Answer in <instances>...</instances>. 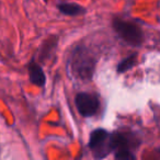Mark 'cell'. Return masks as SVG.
Segmentation results:
<instances>
[{
    "label": "cell",
    "instance_id": "1",
    "mask_svg": "<svg viewBox=\"0 0 160 160\" xmlns=\"http://www.w3.org/2000/svg\"><path fill=\"white\" fill-rule=\"evenodd\" d=\"M70 68L73 76L83 81H89L93 76L96 59L92 53L85 46H78L70 56Z\"/></svg>",
    "mask_w": 160,
    "mask_h": 160
},
{
    "label": "cell",
    "instance_id": "4",
    "mask_svg": "<svg viewBox=\"0 0 160 160\" xmlns=\"http://www.w3.org/2000/svg\"><path fill=\"white\" fill-rule=\"evenodd\" d=\"M112 147L115 151V158L121 160L135 159V156L132 153V147L134 146L133 142L135 139H132L128 135L121 133L111 134Z\"/></svg>",
    "mask_w": 160,
    "mask_h": 160
},
{
    "label": "cell",
    "instance_id": "5",
    "mask_svg": "<svg viewBox=\"0 0 160 160\" xmlns=\"http://www.w3.org/2000/svg\"><path fill=\"white\" fill-rule=\"evenodd\" d=\"M76 107L81 115L85 118H89L98 112L100 103L94 94L82 92L77 94L76 97Z\"/></svg>",
    "mask_w": 160,
    "mask_h": 160
},
{
    "label": "cell",
    "instance_id": "7",
    "mask_svg": "<svg viewBox=\"0 0 160 160\" xmlns=\"http://www.w3.org/2000/svg\"><path fill=\"white\" fill-rule=\"evenodd\" d=\"M58 9L62 13L66 14V16H79V14H82L85 12L81 6L77 5V3H68V2H64L58 5Z\"/></svg>",
    "mask_w": 160,
    "mask_h": 160
},
{
    "label": "cell",
    "instance_id": "3",
    "mask_svg": "<svg viewBox=\"0 0 160 160\" xmlns=\"http://www.w3.org/2000/svg\"><path fill=\"white\" fill-rule=\"evenodd\" d=\"M89 147L96 158H104L113 151L111 134L102 128H98L90 134Z\"/></svg>",
    "mask_w": 160,
    "mask_h": 160
},
{
    "label": "cell",
    "instance_id": "9",
    "mask_svg": "<svg viewBox=\"0 0 160 160\" xmlns=\"http://www.w3.org/2000/svg\"><path fill=\"white\" fill-rule=\"evenodd\" d=\"M158 152H159V153H160V149H159V151H158Z\"/></svg>",
    "mask_w": 160,
    "mask_h": 160
},
{
    "label": "cell",
    "instance_id": "8",
    "mask_svg": "<svg viewBox=\"0 0 160 160\" xmlns=\"http://www.w3.org/2000/svg\"><path fill=\"white\" fill-rule=\"evenodd\" d=\"M137 62V54H132L131 56L126 57L125 59H123L122 62L118 64V72H124V71L129 70L131 68H133Z\"/></svg>",
    "mask_w": 160,
    "mask_h": 160
},
{
    "label": "cell",
    "instance_id": "2",
    "mask_svg": "<svg viewBox=\"0 0 160 160\" xmlns=\"http://www.w3.org/2000/svg\"><path fill=\"white\" fill-rule=\"evenodd\" d=\"M113 28L118 35L127 44L133 46H139L144 41L142 31L137 24L129 21H123L121 19H115L113 21Z\"/></svg>",
    "mask_w": 160,
    "mask_h": 160
},
{
    "label": "cell",
    "instance_id": "6",
    "mask_svg": "<svg viewBox=\"0 0 160 160\" xmlns=\"http://www.w3.org/2000/svg\"><path fill=\"white\" fill-rule=\"evenodd\" d=\"M29 76L31 82L38 87H43L46 81V77L43 71L42 67L38 65L36 62H31L29 66Z\"/></svg>",
    "mask_w": 160,
    "mask_h": 160
}]
</instances>
